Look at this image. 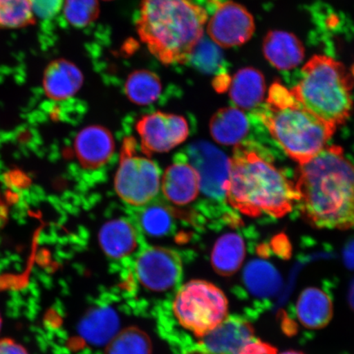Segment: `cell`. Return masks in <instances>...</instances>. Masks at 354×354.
I'll use <instances>...</instances> for the list:
<instances>
[{
	"label": "cell",
	"mask_w": 354,
	"mask_h": 354,
	"mask_svg": "<svg viewBox=\"0 0 354 354\" xmlns=\"http://www.w3.org/2000/svg\"><path fill=\"white\" fill-rule=\"evenodd\" d=\"M250 122L243 111L238 108L221 109L212 116L210 132L216 142L236 145L249 132Z\"/></svg>",
	"instance_id": "cell-20"
},
{
	"label": "cell",
	"mask_w": 354,
	"mask_h": 354,
	"mask_svg": "<svg viewBox=\"0 0 354 354\" xmlns=\"http://www.w3.org/2000/svg\"><path fill=\"white\" fill-rule=\"evenodd\" d=\"M263 54L276 68L288 71L302 63L305 51L302 42L294 34L272 30L264 38Z\"/></svg>",
	"instance_id": "cell-17"
},
{
	"label": "cell",
	"mask_w": 354,
	"mask_h": 354,
	"mask_svg": "<svg viewBox=\"0 0 354 354\" xmlns=\"http://www.w3.org/2000/svg\"><path fill=\"white\" fill-rule=\"evenodd\" d=\"M349 304H351V307L354 310V281L351 288V290H349Z\"/></svg>",
	"instance_id": "cell-33"
},
{
	"label": "cell",
	"mask_w": 354,
	"mask_h": 354,
	"mask_svg": "<svg viewBox=\"0 0 354 354\" xmlns=\"http://www.w3.org/2000/svg\"><path fill=\"white\" fill-rule=\"evenodd\" d=\"M174 313L183 328L201 338L229 316L228 300L218 286L209 281L194 280L177 291Z\"/></svg>",
	"instance_id": "cell-6"
},
{
	"label": "cell",
	"mask_w": 354,
	"mask_h": 354,
	"mask_svg": "<svg viewBox=\"0 0 354 354\" xmlns=\"http://www.w3.org/2000/svg\"><path fill=\"white\" fill-rule=\"evenodd\" d=\"M0 354H29L19 344L11 339L0 340Z\"/></svg>",
	"instance_id": "cell-31"
},
{
	"label": "cell",
	"mask_w": 354,
	"mask_h": 354,
	"mask_svg": "<svg viewBox=\"0 0 354 354\" xmlns=\"http://www.w3.org/2000/svg\"><path fill=\"white\" fill-rule=\"evenodd\" d=\"M118 325L116 314L108 308L99 309L88 316L82 322L84 337L95 344H103L112 339Z\"/></svg>",
	"instance_id": "cell-25"
},
{
	"label": "cell",
	"mask_w": 354,
	"mask_h": 354,
	"mask_svg": "<svg viewBox=\"0 0 354 354\" xmlns=\"http://www.w3.org/2000/svg\"><path fill=\"white\" fill-rule=\"evenodd\" d=\"M344 259L349 268H354V242L351 243L345 250Z\"/></svg>",
	"instance_id": "cell-32"
},
{
	"label": "cell",
	"mask_w": 354,
	"mask_h": 354,
	"mask_svg": "<svg viewBox=\"0 0 354 354\" xmlns=\"http://www.w3.org/2000/svg\"><path fill=\"white\" fill-rule=\"evenodd\" d=\"M257 114L284 151L299 165L324 149L336 129L309 113L279 83L270 88L267 104Z\"/></svg>",
	"instance_id": "cell-4"
},
{
	"label": "cell",
	"mask_w": 354,
	"mask_h": 354,
	"mask_svg": "<svg viewBox=\"0 0 354 354\" xmlns=\"http://www.w3.org/2000/svg\"><path fill=\"white\" fill-rule=\"evenodd\" d=\"M277 353L275 347L255 337L243 348L240 354H277Z\"/></svg>",
	"instance_id": "cell-30"
},
{
	"label": "cell",
	"mask_w": 354,
	"mask_h": 354,
	"mask_svg": "<svg viewBox=\"0 0 354 354\" xmlns=\"http://www.w3.org/2000/svg\"><path fill=\"white\" fill-rule=\"evenodd\" d=\"M188 160L196 170L199 185L205 196L216 201L225 198L231 161L216 146L197 141L187 149Z\"/></svg>",
	"instance_id": "cell-9"
},
{
	"label": "cell",
	"mask_w": 354,
	"mask_h": 354,
	"mask_svg": "<svg viewBox=\"0 0 354 354\" xmlns=\"http://www.w3.org/2000/svg\"><path fill=\"white\" fill-rule=\"evenodd\" d=\"M64 0H30L35 16L44 20L50 19L63 10Z\"/></svg>",
	"instance_id": "cell-29"
},
{
	"label": "cell",
	"mask_w": 354,
	"mask_h": 354,
	"mask_svg": "<svg viewBox=\"0 0 354 354\" xmlns=\"http://www.w3.org/2000/svg\"><path fill=\"white\" fill-rule=\"evenodd\" d=\"M162 90L160 78L148 70H138L127 77L125 94L133 104L146 106L154 103Z\"/></svg>",
	"instance_id": "cell-23"
},
{
	"label": "cell",
	"mask_w": 354,
	"mask_h": 354,
	"mask_svg": "<svg viewBox=\"0 0 354 354\" xmlns=\"http://www.w3.org/2000/svg\"><path fill=\"white\" fill-rule=\"evenodd\" d=\"M209 15L194 0H142L137 32L165 65L184 64L201 43Z\"/></svg>",
	"instance_id": "cell-2"
},
{
	"label": "cell",
	"mask_w": 354,
	"mask_h": 354,
	"mask_svg": "<svg viewBox=\"0 0 354 354\" xmlns=\"http://www.w3.org/2000/svg\"><path fill=\"white\" fill-rule=\"evenodd\" d=\"M136 147V141L132 137L124 140L114 187L124 202L141 207L158 196L161 187V171L151 159L137 155Z\"/></svg>",
	"instance_id": "cell-7"
},
{
	"label": "cell",
	"mask_w": 354,
	"mask_h": 354,
	"mask_svg": "<svg viewBox=\"0 0 354 354\" xmlns=\"http://www.w3.org/2000/svg\"><path fill=\"white\" fill-rule=\"evenodd\" d=\"M296 313L301 324L308 329L324 328L333 317L329 296L318 288H308L300 295Z\"/></svg>",
	"instance_id": "cell-18"
},
{
	"label": "cell",
	"mask_w": 354,
	"mask_h": 354,
	"mask_svg": "<svg viewBox=\"0 0 354 354\" xmlns=\"http://www.w3.org/2000/svg\"><path fill=\"white\" fill-rule=\"evenodd\" d=\"M140 231L150 236L161 237L169 234L174 228V218L170 209L162 203H149L139 212Z\"/></svg>",
	"instance_id": "cell-24"
},
{
	"label": "cell",
	"mask_w": 354,
	"mask_h": 354,
	"mask_svg": "<svg viewBox=\"0 0 354 354\" xmlns=\"http://www.w3.org/2000/svg\"><path fill=\"white\" fill-rule=\"evenodd\" d=\"M207 24L212 41L221 48L242 46L250 41L255 30L251 13L232 0L216 4L215 12Z\"/></svg>",
	"instance_id": "cell-10"
},
{
	"label": "cell",
	"mask_w": 354,
	"mask_h": 354,
	"mask_svg": "<svg viewBox=\"0 0 354 354\" xmlns=\"http://www.w3.org/2000/svg\"><path fill=\"white\" fill-rule=\"evenodd\" d=\"M106 354H151V342L144 331L128 328L111 339Z\"/></svg>",
	"instance_id": "cell-27"
},
{
	"label": "cell",
	"mask_w": 354,
	"mask_h": 354,
	"mask_svg": "<svg viewBox=\"0 0 354 354\" xmlns=\"http://www.w3.org/2000/svg\"><path fill=\"white\" fill-rule=\"evenodd\" d=\"M83 82L82 71L69 60L57 59L52 61L44 72V94L53 100L72 98L82 88Z\"/></svg>",
	"instance_id": "cell-16"
},
{
	"label": "cell",
	"mask_w": 354,
	"mask_h": 354,
	"mask_svg": "<svg viewBox=\"0 0 354 354\" xmlns=\"http://www.w3.org/2000/svg\"><path fill=\"white\" fill-rule=\"evenodd\" d=\"M35 21L30 0H0V29L26 28Z\"/></svg>",
	"instance_id": "cell-26"
},
{
	"label": "cell",
	"mask_w": 354,
	"mask_h": 354,
	"mask_svg": "<svg viewBox=\"0 0 354 354\" xmlns=\"http://www.w3.org/2000/svg\"><path fill=\"white\" fill-rule=\"evenodd\" d=\"M63 10L66 21L75 28H85L100 15L98 0H64Z\"/></svg>",
	"instance_id": "cell-28"
},
{
	"label": "cell",
	"mask_w": 354,
	"mask_h": 354,
	"mask_svg": "<svg viewBox=\"0 0 354 354\" xmlns=\"http://www.w3.org/2000/svg\"><path fill=\"white\" fill-rule=\"evenodd\" d=\"M245 258V246L243 238L236 233H227L216 241L212 251L211 263L219 275L230 277L241 268Z\"/></svg>",
	"instance_id": "cell-21"
},
{
	"label": "cell",
	"mask_w": 354,
	"mask_h": 354,
	"mask_svg": "<svg viewBox=\"0 0 354 354\" xmlns=\"http://www.w3.org/2000/svg\"><path fill=\"white\" fill-rule=\"evenodd\" d=\"M281 354H304V353H303L302 352H299V351H286V352L282 353Z\"/></svg>",
	"instance_id": "cell-34"
},
{
	"label": "cell",
	"mask_w": 354,
	"mask_h": 354,
	"mask_svg": "<svg viewBox=\"0 0 354 354\" xmlns=\"http://www.w3.org/2000/svg\"><path fill=\"white\" fill-rule=\"evenodd\" d=\"M75 153L86 170L104 167L112 158L115 149L111 132L102 126H88L78 133L75 140Z\"/></svg>",
	"instance_id": "cell-15"
},
{
	"label": "cell",
	"mask_w": 354,
	"mask_h": 354,
	"mask_svg": "<svg viewBox=\"0 0 354 354\" xmlns=\"http://www.w3.org/2000/svg\"><path fill=\"white\" fill-rule=\"evenodd\" d=\"M353 79L339 62L316 55L304 65L299 82L290 92L309 113L336 128L351 116Z\"/></svg>",
	"instance_id": "cell-5"
},
{
	"label": "cell",
	"mask_w": 354,
	"mask_h": 354,
	"mask_svg": "<svg viewBox=\"0 0 354 354\" xmlns=\"http://www.w3.org/2000/svg\"><path fill=\"white\" fill-rule=\"evenodd\" d=\"M265 91L263 75L254 68L241 69L230 83V97L240 109L258 107L263 100Z\"/></svg>",
	"instance_id": "cell-19"
},
{
	"label": "cell",
	"mask_w": 354,
	"mask_h": 354,
	"mask_svg": "<svg viewBox=\"0 0 354 354\" xmlns=\"http://www.w3.org/2000/svg\"><path fill=\"white\" fill-rule=\"evenodd\" d=\"M230 161L225 198L243 214L281 218L299 201L295 185L254 150L237 146Z\"/></svg>",
	"instance_id": "cell-3"
},
{
	"label": "cell",
	"mask_w": 354,
	"mask_h": 354,
	"mask_svg": "<svg viewBox=\"0 0 354 354\" xmlns=\"http://www.w3.org/2000/svg\"><path fill=\"white\" fill-rule=\"evenodd\" d=\"M136 130L141 148L147 154L170 151L187 140L189 135V124L184 117L162 112L141 118Z\"/></svg>",
	"instance_id": "cell-11"
},
{
	"label": "cell",
	"mask_w": 354,
	"mask_h": 354,
	"mask_svg": "<svg viewBox=\"0 0 354 354\" xmlns=\"http://www.w3.org/2000/svg\"><path fill=\"white\" fill-rule=\"evenodd\" d=\"M136 275L140 284L154 292L175 289L183 275V263L176 251L159 246H145L136 255Z\"/></svg>",
	"instance_id": "cell-8"
},
{
	"label": "cell",
	"mask_w": 354,
	"mask_h": 354,
	"mask_svg": "<svg viewBox=\"0 0 354 354\" xmlns=\"http://www.w3.org/2000/svg\"><path fill=\"white\" fill-rule=\"evenodd\" d=\"M99 241L105 254L113 259L137 255L145 247L143 233L138 225L124 218L105 223L100 229Z\"/></svg>",
	"instance_id": "cell-13"
},
{
	"label": "cell",
	"mask_w": 354,
	"mask_h": 354,
	"mask_svg": "<svg viewBox=\"0 0 354 354\" xmlns=\"http://www.w3.org/2000/svg\"><path fill=\"white\" fill-rule=\"evenodd\" d=\"M295 188L301 212L313 227H354V165L339 146H326L300 165Z\"/></svg>",
	"instance_id": "cell-1"
},
{
	"label": "cell",
	"mask_w": 354,
	"mask_h": 354,
	"mask_svg": "<svg viewBox=\"0 0 354 354\" xmlns=\"http://www.w3.org/2000/svg\"><path fill=\"white\" fill-rule=\"evenodd\" d=\"M161 187L167 201L176 205H187L197 198L201 192L198 175L187 154H177L163 175Z\"/></svg>",
	"instance_id": "cell-14"
},
{
	"label": "cell",
	"mask_w": 354,
	"mask_h": 354,
	"mask_svg": "<svg viewBox=\"0 0 354 354\" xmlns=\"http://www.w3.org/2000/svg\"><path fill=\"white\" fill-rule=\"evenodd\" d=\"M243 281L252 295L261 298L275 295L282 284L277 269L263 260H254L246 266Z\"/></svg>",
	"instance_id": "cell-22"
},
{
	"label": "cell",
	"mask_w": 354,
	"mask_h": 354,
	"mask_svg": "<svg viewBox=\"0 0 354 354\" xmlns=\"http://www.w3.org/2000/svg\"><path fill=\"white\" fill-rule=\"evenodd\" d=\"M0 326H1V320H0Z\"/></svg>",
	"instance_id": "cell-35"
},
{
	"label": "cell",
	"mask_w": 354,
	"mask_h": 354,
	"mask_svg": "<svg viewBox=\"0 0 354 354\" xmlns=\"http://www.w3.org/2000/svg\"><path fill=\"white\" fill-rule=\"evenodd\" d=\"M255 338L251 323L241 317L228 316L225 321L203 337L192 353L240 354Z\"/></svg>",
	"instance_id": "cell-12"
},
{
	"label": "cell",
	"mask_w": 354,
	"mask_h": 354,
	"mask_svg": "<svg viewBox=\"0 0 354 354\" xmlns=\"http://www.w3.org/2000/svg\"><path fill=\"white\" fill-rule=\"evenodd\" d=\"M353 75H354V69H353Z\"/></svg>",
	"instance_id": "cell-36"
}]
</instances>
